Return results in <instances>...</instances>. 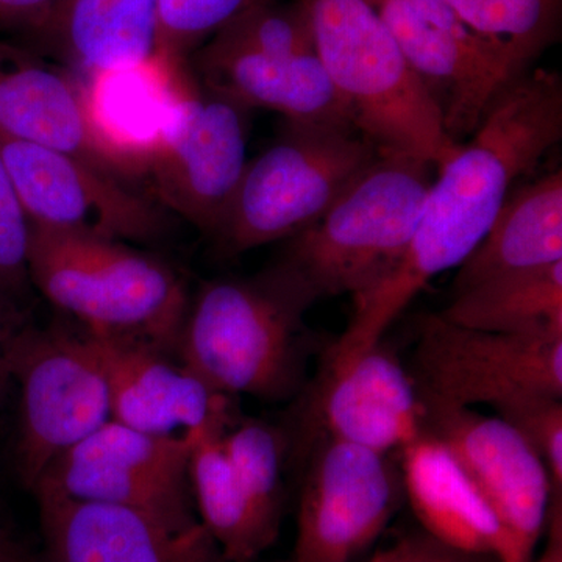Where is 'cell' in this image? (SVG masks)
I'll return each mask as SVG.
<instances>
[{"label": "cell", "instance_id": "1", "mask_svg": "<svg viewBox=\"0 0 562 562\" xmlns=\"http://www.w3.org/2000/svg\"><path fill=\"white\" fill-rule=\"evenodd\" d=\"M562 138V80L527 70L494 103L482 125L439 168L408 249L353 314L325 364L339 366L383 341L392 322L439 273L458 269L482 243L509 192Z\"/></svg>", "mask_w": 562, "mask_h": 562}, {"label": "cell", "instance_id": "2", "mask_svg": "<svg viewBox=\"0 0 562 562\" xmlns=\"http://www.w3.org/2000/svg\"><path fill=\"white\" fill-rule=\"evenodd\" d=\"M432 171L420 158L380 150L321 220L286 239L272 271L312 305L371 290L408 249Z\"/></svg>", "mask_w": 562, "mask_h": 562}, {"label": "cell", "instance_id": "3", "mask_svg": "<svg viewBox=\"0 0 562 562\" xmlns=\"http://www.w3.org/2000/svg\"><path fill=\"white\" fill-rule=\"evenodd\" d=\"M312 306L271 268L211 281L190 303L180 364L217 394L288 401L305 383L303 317Z\"/></svg>", "mask_w": 562, "mask_h": 562}, {"label": "cell", "instance_id": "4", "mask_svg": "<svg viewBox=\"0 0 562 562\" xmlns=\"http://www.w3.org/2000/svg\"><path fill=\"white\" fill-rule=\"evenodd\" d=\"M314 50L355 127L384 151L431 162L452 160L461 146L443 131L441 114L373 0H302Z\"/></svg>", "mask_w": 562, "mask_h": 562}, {"label": "cell", "instance_id": "5", "mask_svg": "<svg viewBox=\"0 0 562 562\" xmlns=\"http://www.w3.org/2000/svg\"><path fill=\"white\" fill-rule=\"evenodd\" d=\"M29 277L85 330L162 353L179 346L191 303L183 281L124 243L32 224Z\"/></svg>", "mask_w": 562, "mask_h": 562}, {"label": "cell", "instance_id": "6", "mask_svg": "<svg viewBox=\"0 0 562 562\" xmlns=\"http://www.w3.org/2000/svg\"><path fill=\"white\" fill-rule=\"evenodd\" d=\"M351 124L284 121L276 143L247 162L216 241L227 255L286 241L321 220L379 155Z\"/></svg>", "mask_w": 562, "mask_h": 562}, {"label": "cell", "instance_id": "7", "mask_svg": "<svg viewBox=\"0 0 562 562\" xmlns=\"http://www.w3.org/2000/svg\"><path fill=\"white\" fill-rule=\"evenodd\" d=\"M409 372L424 406L486 405L503 416L538 398H562V335L473 330L428 314Z\"/></svg>", "mask_w": 562, "mask_h": 562}, {"label": "cell", "instance_id": "8", "mask_svg": "<svg viewBox=\"0 0 562 562\" xmlns=\"http://www.w3.org/2000/svg\"><path fill=\"white\" fill-rule=\"evenodd\" d=\"M10 362L21 394L16 468L32 491L52 462L111 419L109 384L87 330L24 327Z\"/></svg>", "mask_w": 562, "mask_h": 562}, {"label": "cell", "instance_id": "9", "mask_svg": "<svg viewBox=\"0 0 562 562\" xmlns=\"http://www.w3.org/2000/svg\"><path fill=\"white\" fill-rule=\"evenodd\" d=\"M190 70L144 160L155 198L216 238L247 168V113Z\"/></svg>", "mask_w": 562, "mask_h": 562}, {"label": "cell", "instance_id": "10", "mask_svg": "<svg viewBox=\"0 0 562 562\" xmlns=\"http://www.w3.org/2000/svg\"><path fill=\"white\" fill-rule=\"evenodd\" d=\"M192 446L191 431L150 435L110 419L52 462L32 491L121 506L188 530L201 524L190 482Z\"/></svg>", "mask_w": 562, "mask_h": 562}, {"label": "cell", "instance_id": "11", "mask_svg": "<svg viewBox=\"0 0 562 562\" xmlns=\"http://www.w3.org/2000/svg\"><path fill=\"white\" fill-rule=\"evenodd\" d=\"M373 3L458 146L471 138L503 92L530 70L473 31L449 0Z\"/></svg>", "mask_w": 562, "mask_h": 562}, {"label": "cell", "instance_id": "12", "mask_svg": "<svg viewBox=\"0 0 562 562\" xmlns=\"http://www.w3.org/2000/svg\"><path fill=\"white\" fill-rule=\"evenodd\" d=\"M401 464L392 454L316 436L299 502L291 562H351L401 508Z\"/></svg>", "mask_w": 562, "mask_h": 562}, {"label": "cell", "instance_id": "13", "mask_svg": "<svg viewBox=\"0 0 562 562\" xmlns=\"http://www.w3.org/2000/svg\"><path fill=\"white\" fill-rule=\"evenodd\" d=\"M0 157L33 225L110 241H151L165 216L121 179L66 151L0 138Z\"/></svg>", "mask_w": 562, "mask_h": 562}, {"label": "cell", "instance_id": "14", "mask_svg": "<svg viewBox=\"0 0 562 562\" xmlns=\"http://www.w3.org/2000/svg\"><path fill=\"white\" fill-rule=\"evenodd\" d=\"M425 431L441 439L482 491L513 547L532 562L553 501L546 465L513 425L472 408L425 406Z\"/></svg>", "mask_w": 562, "mask_h": 562}, {"label": "cell", "instance_id": "15", "mask_svg": "<svg viewBox=\"0 0 562 562\" xmlns=\"http://www.w3.org/2000/svg\"><path fill=\"white\" fill-rule=\"evenodd\" d=\"M316 436L394 454L425 432V406L412 372L384 341L339 366H325L310 398Z\"/></svg>", "mask_w": 562, "mask_h": 562}, {"label": "cell", "instance_id": "16", "mask_svg": "<svg viewBox=\"0 0 562 562\" xmlns=\"http://www.w3.org/2000/svg\"><path fill=\"white\" fill-rule=\"evenodd\" d=\"M32 492L43 538L38 562H228L202 522L173 530L121 506Z\"/></svg>", "mask_w": 562, "mask_h": 562}, {"label": "cell", "instance_id": "17", "mask_svg": "<svg viewBox=\"0 0 562 562\" xmlns=\"http://www.w3.org/2000/svg\"><path fill=\"white\" fill-rule=\"evenodd\" d=\"M0 138L76 155L124 179L88 114L85 85L38 52L0 41Z\"/></svg>", "mask_w": 562, "mask_h": 562}, {"label": "cell", "instance_id": "18", "mask_svg": "<svg viewBox=\"0 0 562 562\" xmlns=\"http://www.w3.org/2000/svg\"><path fill=\"white\" fill-rule=\"evenodd\" d=\"M88 333L109 384L111 419L150 435H177L232 419L231 397L166 360L162 351Z\"/></svg>", "mask_w": 562, "mask_h": 562}, {"label": "cell", "instance_id": "19", "mask_svg": "<svg viewBox=\"0 0 562 562\" xmlns=\"http://www.w3.org/2000/svg\"><path fill=\"white\" fill-rule=\"evenodd\" d=\"M401 458L403 491L425 532L460 552L514 562L490 503L441 439L425 431Z\"/></svg>", "mask_w": 562, "mask_h": 562}, {"label": "cell", "instance_id": "20", "mask_svg": "<svg viewBox=\"0 0 562 562\" xmlns=\"http://www.w3.org/2000/svg\"><path fill=\"white\" fill-rule=\"evenodd\" d=\"M199 83L244 109H265L290 122L353 124L316 52L295 55L220 54L199 49Z\"/></svg>", "mask_w": 562, "mask_h": 562}, {"label": "cell", "instance_id": "21", "mask_svg": "<svg viewBox=\"0 0 562 562\" xmlns=\"http://www.w3.org/2000/svg\"><path fill=\"white\" fill-rule=\"evenodd\" d=\"M160 0H58L25 35L90 79L160 60Z\"/></svg>", "mask_w": 562, "mask_h": 562}, {"label": "cell", "instance_id": "22", "mask_svg": "<svg viewBox=\"0 0 562 562\" xmlns=\"http://www.w3.org/2000/svg\"><path fill=\"white\" fill-rule=\"evenodd\" d=\"M562 261V172L520 181L454 276L453 294L503 273Z\"/></svg>", "mask_w": 562, "mask_h": 562}, {"label": "cell", "instance_id": "23", "mask_svg": "<svg viewBox=\"0 0 562 562\" xmlns=\"http://www.w3.org/2000/svg\"><path fill=\"white\" fill-rule=\"evenodd\" d=\"M188 68L157 60L138 68L90 77L85 85L88 114L103 146L125 176L143 173L144 160L171 111Z\"/></svg>", "mask_w": 562, "mask_h": 562}, {"label": "cell", "instance_id": "24", "mask_svg": "<svg viewBox=\"0 0 562 562\" xmlns=\"http://www.w3.org/2000/svg\"><path fill=\"white\" fill-rule=\"evenodd\" d=\"M231 425L232 419H222L191 430L192 497L199 520L225 560L255 562L276 542L279 532L261 519L225 453L222 436Z\"/></svg>", "mask_w": 562, "mask_h": 562}, {"label": "cell", "instance_id": "25", "mask_svg": "<svg viewBox=\"0 0 562 562\" xmlns=\"http://www.w3.org/2000/svg\"><path fill=\"white\" fill-rule=\"evenodd\" d=\"M439 314L473 330L562 335V261L482 281Z\"/></svg>", "mask_w": 562, "mask_h": 562}, {"label": "cell", "instance_id": "26", "mask_svg": "<svg viewBox=\"0 0 562 562\" xmlns=\"http://www.w3.org/2000/svg\"><path fill=\"white\" fill-rule=\"evenodd\" d=\"M462 20L524 66L560 36L562 0H449Z\"/></svg>", "mask_w": 562, "mask_h": 562}, {"label": "cell", "instance_id": "27", "mask_svg": "<svg viewBox=\"0 0 562 562\" xmlns=\"http://www.w3.org/2000/svg\"><path fill=\"white\" fill-rule=\"evenodd\" d=\"M222 443L255 509L271 530L279 532L286 439L265 422L244 420L225 430Z\"/></svg>", "mask_w": 562, "mask_h": 562}, {"label": "cell", "instance_id": "28", "mask_svg": "<svg viewBox=\"0 0 562 562\" xmlns=\"http://www.w3.org/2000/svg\"><path fill=\"white\" fill-rule=\"evenodd\" d=\"M201 49L220 54L295 55L314 50L308 14L302 0H276L243 13L221 29Z\"/></svg>", "mask_w": 562, "mask_h": 562}, {"label": "cell", "instance_id": "29", "mask_svg": "<svg viewBox=\"0 0 562 562\" xmlns=\"http://www.w3.org/2000/svg\"><path fill=\"white\" fill-rule=\"evenodd\" d=\"M272 0H160L158 54L172 69L188 61L206 41L243 13Z\"/></svg>", "mask_w": 562, "mask_h": 562}, {"label": "cell", "instance_id": "30", "mask_svg": "<svg viewBox=\"0 0 562 562\" xmlns=\"http://www.w3.org/2000/svg\"><path fill=\"white\" fill-rule=\"evenodd\" d=\"M546 465L553 498L562 497V398H538L503 414Z\"/></svg>", "mask_w": 562, "mask_h": 562}, {"label": "cell", "instance_id": "31", "mask_svg": "<svg viewBox=\"0 0 562 562\" xmlns=\"http://www.w3.org/2000/svg\"><path fill=\"white\" fill-rule=\"evenodd\" d=\"M32 222L0 157V291L29 277Z\"/></svg>", "mask_w": 562, "mask_h": 562}, {"label": "cell", "instance_id": "32", "mask_svg": "<svg viewBox=\"0 0 562 562\" xmlns=\"http://www.w3.org/2000/svg\"><path fill=\"white\" fill-rule=\"evenodd\" d=\"M368 562H497L494 558L460 552L428 532L405 536L394 546L373 554Z\"/></svg>", "mask_w": 562, "mask_h": 562}, {"label": "cell", "instance_id": "33", "mask_svg": "<svg viewBox=\"0 0 562 562\" xmlns=\"http://www.w3.org/2000/svg\"><path fill=\"white\" fill-rule=\"evenodd\" d=\"M58 0H0V31L27 33Z\"/></svg>", "mask_w": 562, "mask_h": 562}, {"label": "cell", "instance_id": "34", "mask_svg": "<svg viewBox=\"0 0 562 562\" xmlns=\"http://www.w3.org/2000/svg\"><path fill=\"white\" fill-rule=\"evenodd\" d=\"M24 327L20 314L0 291V403H2L3 395L11 382V351H13L18 335Z\"/></svg>", "mask_w": 562, "mask_h": 562}, {"label": "cell", "instance_id": "35", "mask_svg": "<svg viewBox=\"0 0 562 562\" xmlns=\"http://www.w3.org/2000/svg\"><path fill=\"white\" fill-rule=\"evenodd\" d=\"M547 546L538 560L532 562H562V512L561 498H553L547 522Z\"/></svg>", "mask_w": 562, "mask_h": 562}, {"label": "cell", "instance_id": "36", "mask_svg": "<svg viewBox=\"0 0 562 562\" xmlns=\"http://www.w3.org/2000/svg\"><path fill=\"white\" fill-rule=\"evenodd\" d=\"M0 562H38V558L0 524Z\"/></svg>", "mask_w": 562, "mask_h": 562}]
</instances>
